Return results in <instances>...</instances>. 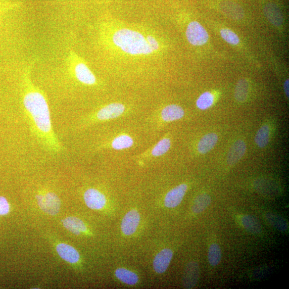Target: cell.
Here are the masks:
<instances>
[{"mask_svg":"<svg viewBox=\"0 0 289 289\" xmlns=\"http://www.w3.org/2000/svg\"><path fill=\"white\" fill-rule=\"evenodd\" d=\"M24 74L23 106L32 126L43 146L52 152H58L61 147L52 127L49 105L46 98L32 82L30 77L31 68Z\"/></svg>","mask_w":289,"mask_h":289,"instance_id":"1","label":"cell"},{"mask_svg":"<svg viewBox=\"0 0 289 289\" xmlns=\"http://www.w3.org/2000/svg\"><path fill=\"white\" fill-rule=\"evenodd\" d=\"M113 41L116 46L131 56H147L154 53L146 37L133 30L124 28L116 31L113 35Z\"/></svg>","mask_w":289,"mask_h":289,"instance_id":"2","label":"cell"},{"mask_svg":"<svg viewBox=\"0 0 289 289\" xmlns=\"http://www.w3.org/2000/svg\"><path fill=\"white\" fill-rule=\"evenodd\" d=\"M69 66L79 82L86 85H93L96 83L97 79L92 71L85 63L76 60L74 53L70 54Z\"/></svg>","mask_w":289,"mask_h":289,"instance_id":"3","label":"cell"},{"mask_svg":"<svg viewBox=\"0 0 289 289\" xmlns=\"http://www.w3.org/2000/svg\"><path fill=\"white\" fill-rule=\"evenodd\" d=\"M186 36L188 41L194 46H203L209 40V36L204 27L198 22L189 23L186 29Z\"/></svg>","mask_w":289,"mask_h":289,"instance_id":"4","label":"cell"},{"mask_svg":"<svg viewBox=\"0 0 289 289\" xmlns=\"http://www.w3.org/2000/svg\"><path fill=\"white\" fill-rule=\"evenodd\" d=\"M38 204L45 213L54 215L60 211L61 202L58 196L51 192L41 194L37 196Z\"/></svg>","mask_w":289,"mask_h":289,"instance_id":"5","label":"cell"},{"mask_svg":"<svg viewBox=\"0 0 289 289\" xmlns=\"http://www.w3.org/2000/svg\"><path fill=\"white\" fill-rule=\"evenodd\" d=\"M125 109V106L122 104H111L99 110L96 114V117L99 121L114 119L121 116L124 112Z\"/></svg>","mask_w":289,"mask_h":289,"instance_id":"6","label":"cell"},{"mask_svg":"<svg viewBox=\"0 0 289 289\" xmlns=\"http://www.w3.org/2000/svg\"><path fill=\"white\" fill-rule=\"evenodd\" d=\"M84 201L86 205L92 210H101L106 203L105 196L94 188H89L85 191Z\"/></svg>","mask_w":289,"mask_h":289,"instance_id":"7","label":"cell"},{"mask_svg":"<svg viewBox=\"0 0 289 289\" xmlns=\"http://www.w3.org/2000/svg\"><path fill=\"white\" fill-rule=\"evenodd\" d=\"M140 215L136 210H131L124 216L121 229L126 236H130L136 231L140 222Z\"/></svg>","mask_w":289,"mask_h":289,"instance_id":"8","label":"cell"},{"mask_svg":"<svg viewBox=\"0 0 289 289\" xmlns=\"http://www.w3.org/2000/svg\"><path fill=\"white\" fill-rule=\"evenodd\" d=\"M187 185L180 184L171 189L166 195L165 199V205L168 208H175L182 202L186 192Z\"/></svg>","mask_w":289,"mask_h":289,"instance_id":"9","label":"cell"},{"mask_svg":"<svg viewBox=\"0 0 289 289\" xmlns=\"http://www.w3.org/2000/svg\"><path fill=\"white\" fill-rule=\"evenodd\" d=\"M200 277V267L196 262H191L185 267L183 282L184 287L186 288L194 287Z\"/></svg>","mask_w":289,"mask_h":289,"instance_id":"10","label":"cell"},{"mask_svg":"<svg viewBox=\"0 0 289 289\" xmlns=\"http://www.w3.org/2000/svg\"><path fill=\"white\" fill-rule=\"evenodd\" d=\"M173 256V251L169 249L162 250L159 253L153 261V267L157 273L162 274L166 272Z\"/></svg>","mask_w":289,"mask_h":289,"instance_id":"11","label":"cell"},{"mask_svg":"<svg viewBox=\"0 0 289 289\" xmlns=\"http://www.w3.org/2000/svg\"><path fill=\"white\" fill-rule=\"evenodd\" d=\"M247 144L245 141L239 139L234 142L230 148L227 155V162L229 165H233L245 155Z\"/></svg>","mask_w":289,"mask_h":289,"instance_id":"12","label":"cell"},{"mask_svg":"<svg viewBox=\"0 0 289 289\" xmlns=\"http://www.w3.org/2000/svg\"><path fill=\"white\" fill-rule=\"evenodd\" d=\"M57 251L60 257L68 263L75 264L79 260L80 256L78 251L66 244H60L57 247Z\"/></svg>","mask_w":289,"mask_h":289,"instance_id":"13","label":"cell"},{"mask_svg":"<svg viewBox=\"0 0 289 289\" xmlns=\"http://www.w3.org/2000/svg\"><path fill=\"white\" fill-rule=\"evenodd\" d=\"M184 114L183 108L174 104L167 106L161 112L162 119L166 122H172L181 119Z\"/></svg>","mask_w":289,"mask_h":289,"instance_id":"14","label":"cell"},{"mask_svg":"<svg viewBox=\"0 0 289 289\" xmlns=\"http://www.w3.org/2000/svg\"><path fill=\"white\" fill-rule=\"evenodd\" d=\"M218 140V135L215 133H209L205 135L198 142V152L203 155L209 152L215 147Z\"/></svg>","mask_w":289,"mask_h":289,"instance_id":"15","label":"cell"},{"mask_svg":"<svg viewBox=\"0 0 289 289\" xmlns=\"http://www.w3.org/2000/svg\"><path fill=\"white\" fill-rule=\"evenodd\" d=\"M264 13L271 23L276 26L282 25L283 17L279 8L275 4L269 3L264 8Z\"/></svg>","mask_w":289,"mask_h":289,"instance_id":"16","label":"cell"},{"mask_svg":"<svg viewBox=\"0 0 289 289\" xmlns=\"http://www.w3.org/2000/svg\"><path fill=\"white\" fill-rule=\"evenodd\" d=\"M62 222L63 225L67 230L75 234H79L87 230L84 223L75 217H69Z\"/></svg>","mask_w":289,"mask_h":289,"instance_id":"17","label":"cell"},{"mask_svg":"<svg viewBox=\"0 0 289 289\" xmlns=\"http://www.w3.org/2000/svg\"><path fill=\"white\" fill-rule=\"evenodd\" d=\"M115 275L123 283L133 285L138 282V275L129 270L120 268L115 271Z\"/></svg>","mask_w":289,"mask_h":289,"instance_id":"18","label":"cell"},{"mask_svg":"<svg viewBox=\"0 0 289 289\" xmlns=\"http://www.w3.org/2000/svg\"><path fill=\"white\" fill-rule=\"evenodd\" d=\"M249 87V83L246 79H241L238 81L234 91V98L238 102L244 103L247 101Z\"/></svg>","mask_w":289,"mask_h":289,"instance_id":"19","label":"cell"},{"mask_svg":"<svg viewBox=\"0 0 289 289\" xmlns=\"http://www.w3.org/2000/svg\"><path fill=\"white\" fill-rule=\"evenodd\" d=\"M267 221L275 228L280 231H285L288 228L287 221L281 216L273 213L266 215Z\"/></svg>","mask_w":289,"mask_h":289,"instance_id":"20","label":"cell"},{"mask_svg":"<svg viewBox=\"0 0 289 289\" xmlns=\"http://www.w3.org/2000/svg\"><path fill=\"white\" fill-rule=\"evenodd\" d=\"M212 202V199L209 195L204 194L198 196L196 199L192 207V211L196 214L203 212L209 207Z\"/></svg>","mask_w":289,"mask_h":289,"instance_id":"21","label":"cell"},{"mask_svg":"<svg viewBox=\"0 0 289 289\" xmlns=\"http://www.w3.org/2000/svg\"><path fill=\"white\" fill-rule=\"evenodd\" d=\"M270 129L267 124H264L258 130L255 137V142L260 148H265L269 141Z\"/></svg>","mask_w":289,"mask_h":289,"instance_id":"22","label":"cell"},{"mask_svg":"<svg viewBox=\"0 0 289 289\" xmlns=\"http://www.w3.org/2000/svg\"><path fill=\"white\" fill-rule=\"evenodd\" d=\"M223 13L232 19H241L243 16L242 8L236 4L232 3H223L221 6Z\"/></svg>","mask_w":289,"mask_h":289,"instance_id":"23","label":"cell"},{"mask_svg":"<svg viewBox=\"0 0 289 289\" xmlns=\"http://www.w3.org/2000/svg\"><path fill=\"white\" fill-rule=\"evenodd\" d=\"M241 222L243 227L252 233L259 234L261 232V227L254 217L246 215L242 217Z\"/></svg>","mask_w":289,"mask_h":289,"instance_id":"24","label":"cell"},{"mask_svg":"<svg viewBox=\"0 0 289 289\" xmlns=\"http://www.w3.org/2000/svg\"><path fill=\"white\" fill-rule=\"evenodd\" d=\"M133 139L129 135H121L113 140L112 147L116 150L127 149L133 146Z\"/></svg>","mask_w":289,"mask_h":289,"instance_id":"25","label":"cell"},{"mask_svg":"<svg viewBox=\"0 0 289 289\" xmlns=\"http://www.w3.org/2000/svg\"><path fill=\"white\" fill-rule=\"evenodd\" d=\"M222 258V252L220 246L217 244H213L211 246L208 254L209 263L212 266H216L220 263Z\"/></svg>","mask_w":289,"mask_h":289,"instance_id":"26","label":"cell"},{"mask_svg":"<svg viewBox=\"0 0 289 289\" xmlns=\"http://www.w3.org/2000/svg\"><path fill=\"white\" fill-rule=\"evenodd\" d=\"M214 101V95L210 92H206L197 99L196 105L199 109L206 110L213 105Z\"/></svg>","mask_w":289,"mask_h":289,"instance_id":"27","label":"cell"},{"mask_svg":"<svg viewBox=\"0 0 289 289\" xmlns=\"http://www.w3.org/2000/svg\"><path fill=\"white\" fill-rule=\"evenodd\" d=\"M171 147L170 139L165 138L160 140L152 151V155L154 157L164 155Z\"/></svg>","mask_w":289,"mask_h":289,"instance_id":"28","label":"cell"},{"mask_svg":"<svg viewBox=\"0 0 289 289\" xmlns=\"http://www.w3.org/2000/svg\"><path fill=\"white\" fill-rule=\"evenodd\" d=\"M222 38L228 43L232 45H237L239 43L238 36L228 29H223L220 31Z\"/></svg>","mask_w":289,"mask_h":289,"instance_id":"29","label":"cell"},{"mask_svg":"<svg viewBox=\"0 0 289 289\" xmlns=\"http://www.w3.org/2000/svg\"><path fill=\"white\" fill-rule=\"evenodd\" d=\"M10 211V204L4 197H0V215H7Z\"/></svg>","mask_w":289,"mask_h":289,"instance_id":"30","label":"cell"},{"mask_svg":"<svg viewBox=\"0 0 289 289\" xmlns=\"http://www.w3.org/2000/svg\"><path fill=\"white\" fill-rule=\"evenodd\" d=\"M149 46L153 52H157L159 49V43L158 40L152 35H149L146 37Z\"/></svg>","mask_w":289,"mask_h":289,"instance_id":"31","label":"cell"},{"mask_svg":"<svg viewBox=\"0 0 289 289\" xmlns=\"http://www.w3.org/2000/svg\"><path fill=\"white\" fill-rule=\"evenodd\" d=\"M289 88V80H288V79H286L285 80L284 84V90L285 95L287 98H288V97H289V94H288V93H289L288 89L289 88Z\"/></svg>","mask_w":289,"mask_h":289,"instance_id":"32","label":"cell"}]
</instances>
